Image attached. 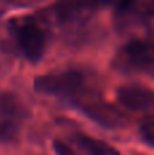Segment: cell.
<instances>
[{"label":"cell","mask_w":154,"mask_h":155,"mask_svg":"<svg viewBox=\"0 0 154 155\" xmlns=\"http://www.w3.org/2000/svg\"><path fill=\"white\" fill-rule=\"evenodd\" d=\"M87 75L78 70H67L60 72L41 75L34 80V88L38 93L56 95L62 98L75 99L76 104L82 101V97L90 95Z\"/></svg>","instance_id":"1"},{"label":"cell","mask_w":154,"mask_h":155,"mask_svg":"<svg viewBox=\"0 0 154 155\" xmlns=\"http://www.w3.org/2000/svg\"><path fill=\"white\" fill-rule=\"evenodd\" d=\"M123 71H138L154 76V38H135L119 51L115 60Z\"/></svg>","instance_id":"2"},{"label":"cell","mask_w":154,"mask_h":155,"mask_svg":"<svg viewBox=\"0 0 154 155\" xmlns=\"http://www.w3.org/2000/svg\"><path fill=\"white\" fill-rule=\"evenodd\" d=\"M25 120V107L18 97L0 93V142L16 139Z\"/></svg>","instance_id":"3"},{"label":"cell","mask_w":154,"mask_h":155,"mask_svg":"<svg viewBox=\"0 0 154 155\" xmlns=\"http://www.w3.org/2000/svg\"><path fill=\"white\" fill-rule=\"evenodd\" d=\"M15 38L21 52L30 61L42 57L46 48L45 30L34 21H23L15 30Z\"/></svg>","instance_id":"4"},{"label":"cell","mask_w":154,"mask_h":155,"mask_svg":"<svg viewBox=\"0 0 154 155\" xmlns=\"http://www.w3.org/2000/svg\"><path fill=\"white\" fill-rule=\"evenodd\" d=\"M117 101L126 109L143 112L154 106V91L142 84H124L117 90Z\"/></svg>","instance_id":"5"},{"label":"cell","mask_w":154,"mask_h":155,"mask_svg":"<svg viewBox=\"0 0 154 155\" xmlns=\"http://www.w3.org/2000/svg\"><path fill=\"white\" fill-rule=\"evenodd\" d=\"M93 4H60L56 7L55 15L62 23L72 25L85 21L93 12Z\"/></svg>","instance_id":"6"},{"label":"cell","mask_w":154,"mask_h":155,"mask_svg":"<svg viewBox=\"0 0 154 155\" xmlns=\"http://www.w3.org/2000/svg\"><path fill=\"white\" fill-rule=\"evenodd\" d=\"M74 140L89 155H120V153L113 146L108 144L106 142H104L101 139L90 136V135L82 134V132H78V134L74 135Z\"/></svg>","instance_id":"7"},{"label":"cell","mask_w":154,"mask_h":155,"mask_svg":"<svg viewBox=\"0 0 154 155\" xmlns=\"http://www.w3.org/2000/svg\"><path fill=\"white\" fill-rule=\"evenodd\" d=\"M139 134H141L142 139L145 143L150 146H154V117H147L143 120L139 128Z\"/></svg>","instance_id":"8"},{"label":"cell","mask_w":154,"mask_h":155,"mask_svg":"<svg viewBox=\"0 0 154 155\" xmlns=\"http://www.w3.org/2000/svg\"><path fill=\"white\" fill-rule=\"evenodd\" d=\"M53 148H55V151H56L57 155H76L72 150H71L70 146H67L65 143H63L62 140H55Z\"/></svg>","instance_id":"9"}]
</instances>
